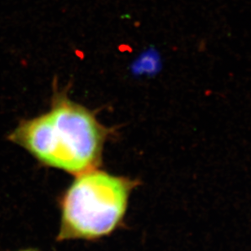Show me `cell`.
Here are the masks:
<instances>
[{
    "mask_svg": "<svg viewBox=\"0 0 251 251\" xmlns=\"http://www.w3.org/2000/svg\"><path fill=\"white\" fill-rule=\"evenodd\" d=\"M109 133L89 109L57 95L50 110L22 120L7 139L42 164L77 176L98 168Z\"/></svg>",
    "mask_w": 251,
    "mask_h": 251,
    "instance_id": "6da1fadb",
    "label": "cell"
},
{
    "mask_svg": "<svg viewBox=\"0 0 251 251\" xmlns=\"http://www.w3.org/2000/svg\"><path fill=\"white\" fill-rule=\"evenodd\" d=\"M39 251V250L36 249H25V250H21V251Z\"/></svg>",
    "mask_w": 251,
    "mask_h": 251,
    "instance_id": "3957f363",
    "label": "cell"
},
{
    "mask_svg": "<svg viewBox=\"0 0 251 251\" xmlns=\"http://www.w3.org/2000/svg\"><path fill=\"white\" fill-rule=\"evenodd\" d=\"M137 180L98 168L77 175L60 200L58 241L97 240L111 234L124 222Z\"/></svg>",
    "mask_w": 251,
    "mask_h": 251,
    "instance_id": "7a4b0ae2",
    "label": "cell"
}]
</instances>
